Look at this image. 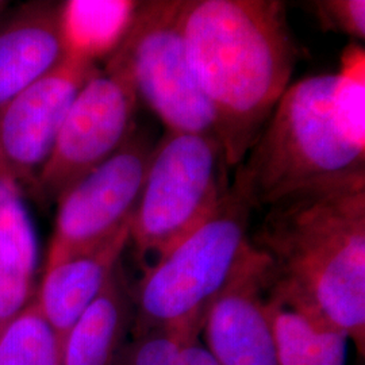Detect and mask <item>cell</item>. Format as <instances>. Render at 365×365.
<instances>
[{
  "label": "cell",
  "instance_id": "1",
  "mask_svg": "<svg viewBox=\"0 0 365 365\" xmlns=\"http://www.w3.org/2000/svg\"><path fill=\"white\" fill-rule=\"evenodd\" d=\"M269 260V292L342 331L365 353V180L288 196L250 237Z\"/></svg>",
  "mask_w": 365,
  "mask_h": 365
},
{
  "label": "cell",
  "instance_id": "2",
  "mask_svg": "<svg viewBox=\"0 0 365 365\" xmlns=\"http://www.w3.org/2000/svg\"><path fill=\"white\" fill-rule=\"evenodd\" d=\"M235 170L232 182L255 210L365 180L364 48H346L334 73L291 83Z\"/></svg>",
  "mask_w": 365,
  "mask_h": 365
},
{
  "label": "cell",
  "instance_id": "3",
  "mask_svg": "<svg viewBox=\"0 0 365 365\" xmlns=\"http://www.w3.org/2000/svg\"><path fill=\"white\" fill-rule=\"evenodd\" d=\"M182 38L232 170L291 84L297 49L276 0H182Z\"/></svg>",
  "mask_w": 365,
  "mask_h": 365
},
{
  "label": "cell",
  "instance_id": "4",
  "mask_svg": "<svg viewBox=\"0 0 365 365\" xmlns=\"http://www.w3.org/2000/svg\"><path fill=\"white\" fill-rule=\"evenodd\" d=\"M253 210L230 182L209 220L145 269L134 300L133 337L150 330L184 337L202 333L210 307L255 250L249 235Z\"/></svg>",
  "mask_w": 365,
  "mask_h": 365
},
{
  "label": "cell",
  "instance_id": "5",
  "mask_svg": "<svg viewBox=\"0 0 365 365\" xmlns=\"http://www.w3.org/2000/svg\"><path fill=\"white\" fill-rule=\"evenodd\" d=\"M230 170L218 138L165 131L129 225V245L149 262L145 269L209 220L230 187Z\"/></svg>",
  "mask_w": 365,
  "mask_h": 365
},
{
  "label": "cell",
  "instance_id": "6",
  "mask_svg": "<svg viewBox=\"0 0 365 365\" xmlns=\"http://www.w3.org/2000/svg\"><path fill=\"white\" fill-rule=\"evenodd\" d=\"M180 9L182 0L138 1L130 26L106 66L129 78L138 102L167 130L218 138L212 108L188 60Z\"/></svg>",
  "mask_w": 365,
  "mask_h": 365
},
{
  "label": "cell",
  "instance_id": "7",
  "mask_svg": "<svg viewBox=\"0 0 365 365\" xmlns=\"http://www.w3.org/2000/svg\"><path fill=\"white\" fill-rule=\"evenodd\" d=\"M153 145L134 130L123 146L58 196L45 268L90 250L130 225Z\"/></svg>",
  "mask_w": 365,
  "mask_h": 365
},
{
  "label": "cell",
  "instance_id": "8",
  "mask_svg": "<svg viewBox=\"0 0 365 365\" xmlns=\"http://www.w3.org/2000/svg\"><path fill=\"white\" fill-rule=\"evenodd\" d=\"M138 98L122 72L106 66L80 90L69 107L52 155L34 185L39 197L56 202L84 175L123 146L135 130Z\"/></svg>",
  "mask_w": 365,
  "mask_h": 365
},
{
  "label": "cell",
  "instance_id": "9",
  "mask_svg": "<svg viewBox=\"0 0 365 365\" xmlns=\"http://www.w3.org/2000/svg\"><path fill=\"white\" fill-rule=\"evenodd\" d=\"M96 64L66 56L48 75L0 107V176L34 187L52 155L69 107Z\"/></svg>",
  "mask_w": 365,
  "mask_h": 365
},
{
  "label": "cell",
  "instance_id": "10",
  "mask_svg": "<svg viewBox=\"0 0 365 365\" xmlns=\"http://www.w3.org/2000/svg\"><path fill=\"white\" fill-rule=\"evenodd\" d=\"M268 288L269 260L255 248L212 303L203 324L206 348L220 364L279 365Z\"/></svg>",
  "mask_w": 365,
  "mask_h": 365
},
{
  "label": "cell",
  "instance_id": "11",
  "mask_svg": "<svg viewBox=\"0 0 365 365\" xmlns=\"http://www.w3.org/2000/svg\"><path fill=\"white\" fill-rule=\"evenodd\" d=\"M129 242L126 226L103 244L45 268L34 299L61 341L117 272Z\"/></svg>",
  "mask_w": 365,
  "mask_h": 365
},
{
  "label": "cell",
  "instance_id": "12",
  "mask_svg": "<svg viewBox=\"0 0 365 365\" xmlns=\"http://www.w3.org/2000/svg\"><path fill=\"white\" fill-rule=\"evenodd\" d=\"M60 9L30 7L0 27V107L66 60Z\"/></svg>",
  "mask_w": 365,
  "mask_h": 365
},
{
  "label": "cell",
  "instance_id": "13",
  "mask_svg": "<svg viewBox=\"0 0 365 365\" xmlns=\"http://www.w3.org/2000/svg\"><path fill=\"white\" fill-rule=\"evenodd\" d=\"M134 306L122 267L61 341V365H118L128 345Z\"/></svg>",
  "mask_w": 365,
  "mask_h": 365
},
{
  "label": "cell",
  "instance_id": "14",
  "mask_svg": "<svg viewBox=\"0 0 365 365\" xmlns=\"http://www.w3.org/2000/svg\"><path fill=\"white\" fill-rule=\"evenodd\" d=\"M38 247L22 188L0 176V329L34 298Z\"/></svg>",
  "mask_w": 365,
  "mask_h": 365
},
{
  "label": "cell",
  "instance_id": "15",
  "mask_svg": "<svg viewBox=\"0 0 365 365\" xmlns=\"http://www.w3.org/2000/svg\"><path fill=\"white\" fill-rule=\"evenodd\" d=\"M267 304L279 365H348L351 341L342 331L288 304L269 288Z\"/></svg>",
  "mask_w": 365,
  "mask_h": 365
},
{
  "label": "cell",
  "instance_id": "16",
  "mask_svg": "<svg viewBox=\"0 0 365 365\" xmlns=\"http://www.w3.org/2000/svg\"><path fill=\"white\" fill-rule=\"evenodd\" d=\"M138 1L69 0L60 9L66 56L93 63L111 56L125 37Z\"/></svg>",
  "mask_w": 365,
  "mask_h": 365
},
{
  "label": "cell",
  "instance_id": "17",
  "mask_svg": "<svg viewBox=\"0 0 365 365\" xmlns=\"http://www.w3.org/2000/svg\"><path fill=\"white\" fill-rule=\"evenodd\" d=\"M0 365H61V339L34 298L0 329Z\"/></svg>",
  "mask_w": 365,
  "mask_h": 365
},
{
  "label": "cell",
  "instance_id": "18",
  "mask_svg": "<svg viewBox=\"0 0 365 365\" xmlns=\"http://www.w3.org/2000/svg\"><path fill=\"white\" fill-rule=\"evenodd\" d=\"M182 339L170 330H150L135 336L128 342L118 365H180Z\"/></svg>",
  "mask_w": 365,
  "mask_h": 365
},
{
  "label": "cell",
  "instance_id": "19",
  "mask_svg": "<svg viewBox=\"0 0 365 365\" xmlns=\"http://www.w3.org/2000/svg\"><path fill=\"white\" fill-rule=\"evenodd\" d=\"M312 9L321 27L327 31L365 38L364 0H318Z\"/></svg>",
  "mask_w": 365,
  "mask_h": 365
},
{
  "label": "cell",
  "instance_id": "20",
  "mask_svg": "<svg viewBox=\"0 0 365 365\" xmlns=\"http://www.w3.org/2000/svg\"><path fill=\"white\" fill-rule=\"evenodd\" d=\"M180 365H221L214 354L199 341V336L182 339Z\"/></svg>",
  "mask_w": 365,
  "mask_h": 365
}]
</instances>
